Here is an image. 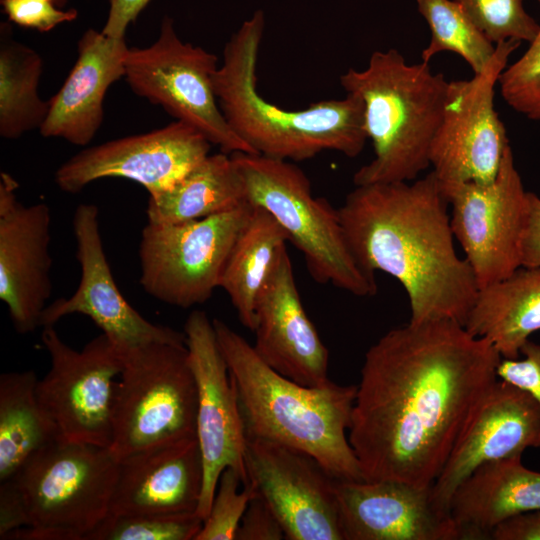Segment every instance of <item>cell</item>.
<instances>
[{"label": "cell", "mask_w": 540, "mask_h": 540, "mask_svg": "<svg viewBox=\"0 0 540 540\" xmlns=\"http://www.w3.org/2000/svg\"><path fill=\"white\" fill-rule=\"evenodd\" d=\"M27 523L26 510L15 483L12 479L0 482V539Z\"/></svg>", "instance_id": "39"}, {"label": "cell", "mask_w": 540, "mask_h": 540, "mask_svg": "<svg viewBox=\"0 0 540 540\" xmlns=\"http://www.w3.org/2000/svg\"><path fill=\"white\" fill-rule=\"evenodd\" d=\"M521 458L487 462L458 486L449 513L459 540L490 539L502 520L540 510V472L526 468Z\"/></svg>", "instance_id": "24"}, {"label": "cell", "mask_w": 540, "mask_h": 540, "mask_svg": "<svg viewBox=\"0 0 540 540\" xmlns=\"http://www.w3.org/2000/svg\"><path fill=\"white\" fill-rule=\"evenodd\" d=\"M521 264L540 266V198L528 192V211L522 238Z\"/></svg>", "instance_id": "40"}, {"label": "cell", "mask_w": 540, "mask_h": 540, "mask_svg": "<svg viewBox=\"0 0 540 540\" xmlns=\"http://www.w3.org/2000/svg\"><path fill=\"white\" fill-rule=\"evenodd\" d=\"M122 353L109 447L117 459L197 439V387L186 343H151Z\"/></svg>", "instance_id": "8"}, {"label": "cell", "mask_w": 540, "mask_h": 540, "mask_svg": "<svg viewBox=\"0 0 540 540\" xmlns=\"http://www.w3.org/2000/svg\"><path fill=\"white\" fill-rule=\"evenodd\" d=\"M237 395L246 438L277 442L314 457L337 480H365L349 443L357 386L301 385L272 369L246 339L213 319Z\"/></svg>", "instance_id": "3"}, {"label": "cell", "mask_w": 540, "mask_h": 540, "mask_svg": "<svg viewBox=\"0 0 540 540\" xmlns=\"http://www.w3.org/2000/svg\"><path fill=\"white\" fill-rule=\"evenodd\" d=\"M1 5L9 21L40 32H48L78 16L76 9L62 10L46 0H1Z\"/></svg>", "instance_id": "35"}, {"label": "cell", "mask_w": 540, "mask_h": 540, "mask_svg": "<svg viewBox=\"0 0 540 540\" xmlns=\"http://www.w3.org/2000/svg\"><path fill=\"white\" fill-rule=\"evenodd\" d=\"M202 486L197 439L156 446L119 460L109 515L196 513Z\"/></svg>", "instance_id": "22"}, {"label": "cell", "mask_w": 540, "mask_h": 540, "mask_svg": "<svg viewBox=\"0 0 540 540\" xmlns=\"http://www.w3.org/2000/svg\"><path fill=\"white\" fill-rule=\"evenodd\" d=\"M34 371L0 376V482L13 477L36 451L57 439L42 410Z\"/></svg>", "instance_id": "28"}, {"label": "cell", "mask_w": 540, "mask_h": 540, "mask_svg": "<svg viewBox=\"0 0 540 540\" xmlns=\"http://www.w3.org/2000/svg\"><path fill=\"white\" fill-rule=\"evenodd\" d=\"M501 358L450 319L381 336L365 354L348 430L364 479L431 486Z\"/></svg>", "instance_id": "1"}, {"label": "cell", "mask_w": 540, "mask_h": 540, "mask_svg": "<svg viewBox=\"0 0 540 540\" xmlns=\"http://www.w3.org/2000/svg\"><path fill=\"white\" fill-rule=\"evenodd\" d=\"M255 494L250 483L243 486L235 469H224L209 514L194 540H236L242 516Z\"/></svg>", "instance_id": "33"}, {"label": "cell", "mask_w": 540, "mask_h": 540, "mask_svg": "<svg viewBox=\"0 0 540 540\" xmlns=\"http://www.w3.org/2000/svg\"><path fill=\"white\" fill-rule=\"evenodd\" d=\"M520 354L522 359L501 358L497 377L529 393L540 408V345L528 339ZM537 448H540V436Z\"/></svg>", "instance_id": "36"}, {"label": "cell", "mask_w": 540, "mask_h": 540, "mask_svg": "<svg viewBox=\"0 0 540 540\" xmlns=\"http://www.w3.org/2000/svg\"><path fill=\"white\" fill-rule=\"evenodd\" d=\"M493 540H540V510L512 515L496 524Z\"/></svg>", "instance_id": "38"}, {"label": "cell", "mask_w": 540, "mask_h": 540, "mask_svg": "<svg viewBox=\"0 0 540 540\" xmlns=\"http://www.w3.org/2000/svg\"><path fill=\"white\" fill-rule=\"evenodd\" d=\"M119 460L109 447L56 439L11 477L27 526L1 540H86L109 515Z\"/></svg>", "instance_id": "6"}, {"label": "cell", "mask_w": 540, "mask_h": 540, "mask_svg": "<svg viewBox=\"0 0 540 540\" xmlns=\"http://www.w3.org/2000/svg\"><path fill=\"white\" fill-rule=\"evenodd\" d=\"M151 0H109L106 23L101 32L109 37L124 39L127 27L134 22Z\"/></svg>", "instance_id": "41"}, {"label": "cell", "mask_w": 540, "mask_h": 540, "mask_svg": "<svg viewBox=\"0 0 540 540\" xmlns=\"http://www.w3.org/2000/svg\"><path fill=\"white\" fill-rule=\"evenodd\" d=\"M442 183L431 171L413 182L358 185L338 208L349 248L367 273L404 288L410 322L464 323L479 287L458 256Z\"/></svg>", "instance_id": "2"}, {"label": "cell", "mask_w": 540, "mask_h": 540, "mask_svg": "<svg viewBox=\"0 0 540 540\" xmlns=\"http://www.w3.org/2000/svg\"><path fill=\"white\" fill-rule=\"evenodd\" d=\"M339 80L347 94L362 100L374 150L354 173V185L416 179L430 166L449 81L429 63L408 64L396 49L373 52L365 69L350 68Z\"/></svg>", "instance_id": "5"}, {"label": "cell", "mask_w": 540, "mask_h": 540, "mask_svg": "<svg viewBox=\"0 0 540 540\" xmlns=\"http://www.w3.org/2000/svg\"><path fill=\"white\" fill-rule=\"evenodd\" d=\"M188 358L197 387L196 433L203 464V486L196 513L208 516L223 470L235 469L243 486L246 434L237 395L218 344L213 320L192 311L184 325Z\"/></svg>", "instance_id": "14"}, {"label": "cell", "mask_w": 540, "mask_h": 540, "mask_svg": "<svg viewBox=\"0 0 540 540\" xmlns=\"http://www.w3.org/2000/svg\"><path fill=\"white\" fill-rule=\"evenodd\" d=\"M41 340L50 368L38 379L36 396L57 439L110 447L113 397L123 353L103 333L81 350L64 342L54 326L43 327Z\"/></svg>", "instance_id": "11"}, {"label": "cell", "mask_w": 540, "mask_h": 540, "mask_svg": "<svg viewBox=\"0 0 540 540\" xmlns=\"http://www.w3.org/2000/svg\"><path fill=\"white\" fill-rule=\"evenodd\" d=\"M495 45L506 41L531 42L540 25L525 11L523 0H454Z\"/></svg>", "instance_id": "32"}, {"label": "cell", "mask_w": 540, "mask_h": 540, "mask_svg": "<svg viewBox=\"0 0 540 540\" xmlns=\"http://www.w3.org/2000/svg\"><path fill=\"white\" fill-rule=\"evenodd\" d=\"M520 41L496 44L484 70L470 80L449 81L443 115L429 162L442 184L489 183L510 145L494 107L495 85Z\"/></svg>", "instance_id": "12"}, {"label": "cell", "mask_w": 540, "mask_h": 540, "mask_svg": "<svg viewBox=\"0 0 540 540\" xmlns=\"http://www.w3.org/2000/svg\"><path fill=\"white\" fill-rule=\"evenodd\" d=\"M287 241V234L272 215L252 205L250 216L231 248L219 282V288L230 298L239 321L252 332L256 324L258 295Z\"/></svg>", "instance_id": "27"}, {"label": "cell", "mask_w": 540, "mask_h": 540, "mask_svg": "<svg viewBox=\"0 0 540 540\" xmlns=\"http://www.w3.org/2000/svg\"><path fill=\"white\" fill-rule=\"evenodd\" d=\"M129 47L125 38H113L88 29L77 44V59L57 93L39 132L86 146L102 125L108 88L125 75Z\"/></svg>", "instance_id": "23"}, {"label": "cell", "mask_w": 540, "mask_h": 540, "mask_svg": "<svg viewBox=\"0 0 540 540\" xmlns=\"http://www.w3.org/2000/svg\"><path fill=\"white\" fill-rule=\"evenodd\" d=\"M419 13L426 20L430 42L422 50L421 59H430L441 52L462 57L474 74L484 70L495 53L493 44L454 0H416Z\"/></svg>", "instance_id": "30"}, {"label": "cell", "mask_w": 540, "mask_h": 540, "mask_svg": "<svg viewBox=\"0 0 540 540\" xmlns=\"http://www.w3.org/2000/svg\"><path fill=\"white\" fill-rule=\"evenodd\" d=\"M506 103L532 120H540V28L525 53L500 74Z\"/></svg>", "instance_id": "34"}, {"label": "cell", "mask_w": 540, "mask_h": 540, "mask_svg": "<svg viewBox=\"0 0 540 540\" xmlns=\"http://www.w3.org/2000/svg\"><path fill=\"white\" fill-rule=\"evenodd\" d=\"M242 175L247 200L266 210L304 256L318 283L360 297L377 292L375 276L364 271L347 243L339 210L315 197L305 173L288 160L231 153Z\"/></svg>", "instance_id": "7"}, {"label": "cell", "mask_w": 540, "mask_h": 540, "mask_svg": "<svg viewBox=\"0 0 540 540\" xmlns=\"http://www.w3.org/2000/svg\"><path fill=\"white\" fill-rule=\"evenodd\" d=\"M210 146L198 129L176 120L160 129L81 150L57 169L55 182L64 192L78 193L99 179L124 178L156 196L207 157Z\"/></svg>", "instance_id": "15"}, {"label": "cell", "mask_w": 540, "mask_h": 540, "mask_svg": "<svg viewBox=\"0 0 540 540\" xmlns=\"http://www.w3.org/2000/svg\"><path fill=\"white\" fill-rule=\"evenodd\" d=\"M43 71L41 56L16 41L7 23L0 29V136L15 140L40 130L49 112V100L38 93Z\"/></svg>", "instance_id": "29"}, {"label": "cell", "mask_w": 540, "mask_h": 540, "mask_svg": "<svg viewBox=\"0 0 540 540\" xmlns=\"http://www.w3.org/2000/svg\"><path fill=\"white\" fill-rule=\"evenodd\" d=\"M464 327L488 340L502 358H519L523 344L540 330V266H521L479 288Z\"/></svg>", "instance_id": "25"}, {"label": "cell", "mask_w": 540, "mask_h": 540, "mask_svg": "<svg viewBox=\"0 0 540 540\" xmlns=\"http://www.w3.org/2000/svg\"><path fill=\"white\" fill-rule=\"evenodd\" d=\"M442 186L451 207L454 237L478 287L499 281L521 267L528 192L515 168L511 146L507 147L492 182Z\"/></svg>", "instance_id": "13"}, {"label": "cell", "mask_w": 540, "mask_h": 540, "mask_svg": "<svg viewBox=\"0 0 540 540\" xmlns=\"http://www.w3.org/2000/svg\"><path fill=\"white\" fill-rule=\"evenodd\" d=\"M252 205L178 223L147 222L139 242L140 284L168 305L189 308L208 301Z\"/></svg>", "instance_id": "9"}, {"label": "cell", "mask_w": 540, "mask_h": 540, "mask_svg": "<svg viewBox=\"0 0 540 540\" xmlns=\"http://www.w3.org/2000/svg\"><path fill=\"white\" fill-rule=\"evenodd\" d=\"M46 1H52V2H54V0H46Z\"/></svg>", "instance_id": "42"}, {"label": "cell", "mask_w": 540, "mask_h": 540, "mask_svg": "<svg viewBox=\"0 0 540 540\" xmlns=\"http://www.w3.org/2000/svg\"><path fill=\"white\" fill-rule=\"evenodd\" d=\"M264 14L257 11L227 42L214 78V92L232 130L255 154L288 160L311 159L323 151L354 158L368 135L364 105L353 94L286 110L257 90V61L264 33Z\"/></svg>", "instance_id": "4"}, {"label": "cell", "mask_w": 540, "mask_h": 540, "mask_svg": "<svg viewBox=\"0 0 540 540\" xmlns=\"http://www.w3.org/2000/svg\"><path fill=\"white\" fill-rule=\"evenodd\" d=\"M255 318L253 348L267 365L301 385L331 382L329 351L305 311L286 246L258 295Z\"/></svg>", "instance_id": "21"}, {"label": "cell", "mask_w": 540, "mask_h": 540, "mask_svg": "<svg viewBox=\"0 0 540 540\" xmlns=\"http://www.w3.org/2000/svg\"><path fill=\"white\" fill-rule=\"evenodd\" d=\"M202 525L197 513L108 515L86 540H194Z\"/></svg>", "instance_id": "31"}, {"label": "cell", "mask_w": 540, "mask_h": 540, "mask_svg": "<svg viewBox=\"0 0 540 540\" xmlns=\"http://www.w3.org/2000/svg\"><path fill=\"white\" fill-rule=\"evenodd\" d=\"M284 538L285 533L277 516L256 492L242 516L236 540H281Z\"/></svg>", "instance_id": "37"}, {"label": "cell", "mask_w": 540, "mask_h": 540, "mask_svg": "<svg viewBox=\"0 0 540 540\" xmlns=\"http://www.w3.org/2000/svg\"><path fill=\"white\" fill-rule=\"evenodd\" d=\"M72 225L81 269L80 282L70 297L47 305L41 327L54 326L67 315L82 314L121 352L151 343H186L184 332L150 322L119 290L104 251L97 206L78 205Z\"/></svg>", "instance_id": "17"}, {"label": "cell", "mask_w": 540, "mask_h": 540, "mask_svg": "<svg viewBox=\"0 0 540 540\" xmlns=\"http://www.w3.org/2000/svg\"><path fill=\"white\" fill-rule=\"evenodd\" d=\"M250 483L277 516L288 540H343L336 479L311 455L258 438H246Z\"/></svg>", "instance_id": "16"}, {"label": "cell", "mask_w": 540, "mask_h": 540, "mask_svg": "<svg viewBox=\"0 0 540 540\" xmlns=\"http://www.w3.org/2000/svg\"><path fill=\"white\" fill-rule=\"evenodd\" d=\"M17 181L0 174V299L19 334L41 327L52 293L49 252L51 213L47 204L17 200Z\"/></svg>", "instance_id": "18"}, {"label": "cell", "mask_w": 540, "mask_h": 540, "mask_svg": "<svg viewBox=\"0 0 540 540\" xmlns=\"http://www.w3.org/2000/svg\"><path fill=\"white\" fill-rule=\"evenodd\" d=\"M217 68L215 54L183 42L173 20L165 17L153 44L129 48L124 78L135 94L192 125L222 152L255 154L232 130L220 109L213 85Z\"/></svg>", "instance_id": "10"}, {"label": "cell", "mask_w": 540, "mask_h": 540, "mask_svg": "<svg viewBox=\"0 0 540 540\" xmlns=\"http://www.w3.org/2000/svg\"><path fill=\"white\" fill-rule=\"evenodd\" d=\"M247 202L245 184L232 154H209L171 189L149 196L147 222L197 220Z\"/></svg>", "instance_id": "26"}, {"label": "cell", "mask_w": 540, "mask_h": 540, "mask_svg": "<svg viewBox=\"0 0 540 540\" xmlns=\"http://www.w3.org/2000/svg\"><path fill=\"white\" fill-rule=\"evenodd\" d=\"M343 540H459L450 513L435 502L432 485L396 480H337Z\"/></svg>", "instance_id": "20"}, {"label": "cell", "mask_w": 540, "mask_h": 540, "mask_svg": "<svg viewBox=\"0 0 540 540\" xmlns=\"http://www.w3.org/2000/svg\"><path fill=\"white\" fill-rule=\"evenodd\" d=\"M540 2V0H538Z\"/></svg>", "instance_id": "43"}, {"label": "cell", "mask_w": 540, "mask_h": 540, "mask_svg": "<svg viewBox=\"0 0 540 540\" xmlns=\"http://www.w3.org/2000/svg\"><path fill=\"white\" fill-rule=\"evenodd\" d=\"M539 436L537 402L526 391L497 379L475 407L432 484L436 504L449 512L454 492L479 466L522 457L528 447L537 448Z\"/></svg>", "instance_id": "19"}]
</instances>
